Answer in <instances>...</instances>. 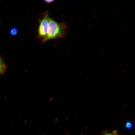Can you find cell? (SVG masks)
<instances>
[{
    "instance_id": "obj_1",
    "label": "cell",
    "mask_w": 135,
    "mask_h": 135,
    "mask_svg": "<svg viewBox=\"0 0 135 135\" xmlns=\"http://www.w3.org/2000/svg\"><path fill=\"white\" fill-rule=\"evenodd\" d=\"M68 30V27L65 22H57L50 17L47 35L42 42L44 43L52 40L64 38Z\"/></svg>"
},
{
    "instance_id": "obj_2",
    "label": "cell",
    "mask_w": 135,
    "mask_h": 135,
    "mask_svg": "<svg viewBox=\"0 0 135 135\" xmlns=\"http://www.w3.org/2000/svg\"><path fill=\"white\" fill-rule=\"evenodd\" d=\"M49 12L48 10L44 13L42 18L38 20L39 26L38 29L37 38L41 40V42L45 38L47 34V28L49 19Z\"/></svg>"
},
{
    "instance_id": "obj_3",
    "label": "cell",
    "mask_w": 135,
    "mask_h": 135,
    "mask_svg": "<svg viewBox=\"0 0 135 135\" xmlns=\"http://www.w3.org/2000/svg\"><path fill=\"white\" fill-rule=\"evenodd\" d=\"M6 68V66L4 63H0V74H3L5 72Z\"/></svg>"
},
{
    "instance_id": "obj_4",
    "label": "cell",
    "mask_w": 135,
    "mask_h": 135,
    "mask_svg": "<svg viewBox=\"0 0 135 135\" xmlns=\"http://www.w3.org/2000/svg\"><path fill=\"white\" fill-rule=\"evenodd\" d=\"M10 34L12 36L16 35L18 33V30L16 28H12L10 30Z\"/></svg>"
},
{
    "instance_id": "obj_5",
    "label": "cell",
    "mask_w": 135,
    "mask_h": 135,
    "mask_svg": "<svg viewBox=\"0 0 135 135\" xmlns=\"http://www.w3.org/2000/svg\"><path fill=\"white\" fill-rule=\"evenodd\" d=\"M125 126L126 129L130 130L133 127V124L131 122L128 121L126 123Z\"/></svg>"
},
{
    "instance_id": "obj_6",
    "label": "cell",
    "mask_w": 135,
    "mask_h": 135,
    "mask_svg": "<svg viewBox=\"0 0 135 135\" xmlns=\"http://www.w3.org/2000/svg\"><path fill=\"white\" fill-rule=\"evenodd\" d=\"M44 2L47 4H49L50 3L53 2L54 0H44Z\"/></svg>"
},
{
    "instance_id": "obj_7",
    "label": "cell",
    "mask_w": 135,
    "mask_h": 135,
    "mask_svg": "<svg viewBox=\"0 0 135 135\" xmlns=\"http://www.w3.org/2000/svg\"><path fill=\"white\" fill-rule=\"evenodd\" d=\"M114 131H113L111 133H105L104 134V135H114Z\"/></svg>"
},
{
    "instance_id": "obj_8",
    "label": "cell",
    "mask_w": 135,
    "mask_h": 135,
    "mask_svg": "<svg viewBox=\"0 0 135 135\" xmlns=\"http://www.w3.org/2000/svg\"><path fill=\"white\" fill-rule=\"evenodd\" d=\"M114 131V135H118V133L117 130H115Z\"/></svg>"
},
{
    "instance_id": "obj_9",
    "label": "cell",
    "mask_w": 135,
    "mask_h": 135,
    "mask_svg": "<svg viewBox=\"0 0 135 135\" xmlns=\"http://www.w3.org/2000/svg\"><path fill=\"white\" fill-rule=\"evenodd\" d=\"M4 63L1 58L0 56V63Z\"/></svg>"
},
{
    "instance_id": "obj_10",
    "label": "cell",
    "mask_w": 135,
    "mask_h": 135,
    "mask_svg": "<svg viewBox=\"0 0 135 135\" xmlns=\"http://www.w3.org/2000/svg\"><path fill=\"white\" fill-rule=\"evenodd\" d=\"M46 135L45 134H43V135Z\"/></svg>"
}]
</instances>
